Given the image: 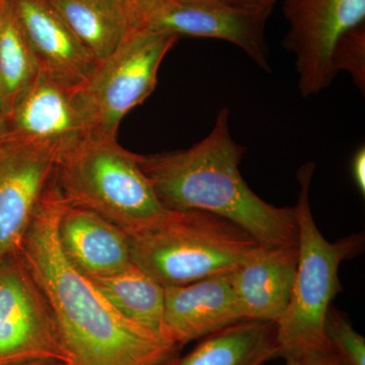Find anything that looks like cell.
<instances>
[{
	"mask_svg": "<svg viewBox=\"0 0 365 365\" xmlns=\"http://www.w3.org/2000/svg\"><path fill=\"white\" fill-rule=\"evenodd\" d=\"M279 356L275 323L242 321L206 336L186 356L168 365H264Z\"/></svg>",
	"mask_w": 365,
	"mask_h": 365,
	"instance_id": "obj_16",
	"label": "cell"
},
{
	"mask_svg": "<svg viewBox=\"0 0 365 365\" xmlns=\"http://www.w3.org/2000/svg\"><path fill=\"white\" fill-rule=\"evenodd\" d=\"M178 40L175 35L132 31L98 63L81 88L95 135L116 138L122 119L155 90L163 60Z\"/></svg>",
	"mask_w": 365,
	"mask_h": 365,
	"instance_id": "obj_7",
	"label": "cell"
},
{
	"mask_svg": "<svg viewBox=\"0 0 365 365\" xmlns=\"http://www.w3.org/2000/svg\"><path fill=\"white\" fill-rule=\"evenodd\" d=\"M353 181L362 196L365 195V148L360 146L351 160Z\"/></svg>",
	"mask_w": 365,
	"mask_h": 365,
	"instance_id": "obj_23",
	"label": "cell"
},
{
	"mask_svg": "<svg viewBox=\"0 0 365 365\" xmlns=\"http://www.w3.org/2000/svg\"><path fill=\"white\" fill-rule=\"evenodd\" d=\"M132 262L165 287L232 272L261 246L248 232L201 210H167L127 232Z\"/></svg>",
	"mask_w": 365,
	"mask_h": 365,
	"instance_id": "obj_3",
	"label": "cell"
},
{
	"mask_svg": "<svg viewBox=\"0 0 365 365\" xmlns=\"http://www.w3.org/2000/svg\"><path fill=\"white\" fill-rule=\"evenodd\" d=\"M285 365H345L331 350H312L284 357Z\"/></svg>",
	"mask_w": 365,
	"mask_h": 365,
	"instance_id": "obj_22",
	"label": "cell"
},
{
	"mask_svg": "<svg viewBox=\"0 0 365 365\" xmlns=\"http://www.w3.org/2000/svg\"><path fill=\"white\" fill-rule=\"evenodd\" d=\"M299 263V245H261L230 272L242 321L277 323L287 312Z\"/></svg>",
	"mask_w": 365,
	"mask_h": 365,
	"instance_id": "obj_14",
	"label": "cell"
},
{
	"mask_svg": "<svg viewBox=\"0 0 365 365\" xmlns=\"http://www.w3.org/2000/svg\"><path fill=\"white\" fill-rule=\"evenodd\" d=\"M90 279L125 318L163 337L165 287L155 278L133 263L120 272Z\"/></svg>",
	"mask_w": 365,
	"mask_h": 365,
	"instance_id": "obj_18",
	"label": "cell"
},
{
	"mask_svg": "<svg viewBox=\"0 0 365 365\" xmlns=\"http://www.w3.org/2000/svg\"><path fill=\"white\" fill-rule=\"evenodd\" d=\"M6 0H0V23H1L2 16H4V6H6Z\"/></svg>",
	"mask_w": 365,
	"mask_h": 365,
	"instance_id": "obj_27",
	"label": "cell"
},
{
	"mask_svg": "<svg viewBox=\"0 0 365 365\" xmlns=\"http://www.w3.org/2000/svg\"><path fill=\"white\" fill-rule=\"evenodd\" d=\"M332 63L336 73L345 71L364 96L365 91V24L343 34L334 47Z\"/></svg>",
	"mask_w": 365,
	"mask_h": 365,
	"instance_id": "obj_20",
	"label": "cell"
},
{
	"mask_svg": "<svg viewBox=\"0 0 365 365\" xmlns=\"http://www.w3.org/2000/svg\"><path fill=\"white\" fill-rule=\"evenodd\" d=\"M39 73V64L14 14L11 0H6L0 23V103L7 114Z\"/></svg>",
	"mask_w": 365,
	"mask_h": 365,
	"instance_id": "obj_19",
	"label": "cell"
},
{
	"mask_svg": "<svg viewBox=\"0 0 365 365\" xmlns=\"http://www.w3.org/2000/svg\"><path fill=\"white\" fill-rule=\"evenodd\" d=\"M40 71L81 88L97 68V60L79 42L49 0H11Z\"/></svg>",
	"mask_w": 365,
	"mask_h": 365,
	"instance_id": "obj_12",
	"label": "cell"
},
{
	"mask_svg": "<svg viewBox=\"0 0 365 365\" xmlns=\"http://www.w3.org/2000/svg\"><path fill=\"white\" fill-rule=\"evenodd\" d=\"M9 137L53 151L59 158L93 134L81 88L40 71L9 115Z\"/></svg>",
	"mask_w": 365,
	"mask_h": 365,
	"instance_id": "obj_11",
	"label": "cell"
},
{
	"mask_svg": "<svg viewBox=\"0 0 365 365\" xmlns=\"http://www.w3.org/2000/svg\"><path fill=\"white\" fill-rule=\"evenodd\" d=\"M57 237L67 260L86 277H105L133 264L127 235L93 211L63 203Z\"/></svg>",
	"mask_w": 365,
	"mask_h": 365,
	"instance_id": "obj_15",
	"label": "cell"
},
{
	"mask_svg": "<svg viewBox=\"0 0 365 365\" xmlns=\"http://www.w3.org/2000/svg\"><path fill=\"white\" fill-rule=\"evenodd\" d=\"M242 321L230 273L165 287L162 335L178 347Z\"/></svg>",
	"mask_w": 365,
	"mask_h": 365,
	"instance_id": "obj_13",
	"label": "cell"
},
{
	"mask_svg": "<svg viewBox=\"0 0 365 365\" xmlns=\"http://www.w3.org/2000/svg\"><path fill=\"white\" fill-rule=\"evenodd\" d=\"M79 42L104 61L128 35L126 18L118 0H49Z\"/></svg>",
	"mask_w": 365,
	"mask_h": 365,
	"instance_id": "obj_17",
	"label": "cell"
},
{
	"mask_svg": "<svg viewBox=\"0 0 365 365\" xmlns=\"http://www.w3.org/2000/svg\"><path fill=\"white\" fill-rule=\"evenodd\" d=\"M51 182L20 251L44 295L71 365H168L178 346L125 318L64 256L57 237L63 207Z\"/></svg>",
	"mask_w": 365,
	"mask_h": 365,
	"instance_id": "obj_1",
	"label": "cell"
},
{
	"mask_svg": "<svg viewBox=\"0 0 365 365\" xmlns=\"http://www.w3.org/2000/svg\"><path fill=\"white\" fill-rule=\"evenodd\" d=\"M314 163L297 173L300 185L295 206L299 223V263L287 312L276 323L280 357L312 350H331L326 321L331 302L341 290L339 267L361 253L364 235H350L330 242L319 232L309 205V187Z\"/></svg>",
	"mask_w": 365,
	"mask_h": 365,
	"instance_id": "obj_4",
	"label": "cell"
},
{
	"mask_svg": "<svg viewBox=\"0 0 365 365\" xmlns=\"http://www.w3.org/2000/svg\"><path fill=\"white\" fill-rule=\"evenodd\" d=\"M246 146L230 129L223 108L207 136L188 150L136 155L158 200L169 210H201L230 220L261 245H299L294 207H276L250 188L240 170Z\"/></svg>",
	"mask_w": 365,
	"mask_h": 365,
	"instance_id": "obj_2",
	"label": "cell"
},
{
	"mask_svg": "<svg viewBox=\"0 0 365 365\" xmlns=\"http://www.w3.org/2000/svg\"><path fill=\"white\" fill-rule=\"evenodd\" d=\"M326 334L334 352L345 365H365V339L354 330L347 319L330 307L326 321Z\"/></svg>",
	"mask_w": 365,
	"mask_h": 365,
	"instance_id": "obj_21",
	"label": "cell"
},
{
	"mask_svg": "<svg viewBox=\"0 0 365 365\" xmlns=\"http://www.w3.org/2000/svg\"><path fill=\"white\" fill-rule=\"evenodd\" d=\"M129 32L210 38L234 44L271 72L266 26L273 6L246 9L223 0H118Z\"/></svg>",
	"mask_w": 365,
	"mask_h": 365,
	"instance_id": "obj_6",
	"label": "cell"
},
{
	"mask_svg": "<svg viewBox=\"0 0 365 365\" xmlns=\"http://www.w3.org/2000/svg\"><path fill=\"white\" fill-rule=\"evenodd\" d=\"M9 134V114L0 103V143L6 140Z\"/></svg>",
	"mask_w": 365,
	"mask_h": 365,
	"instance_id": "obj_25",
	"label": "cell"
},
{
	"mask_svg": "<svg viewBox=\"0 0 365 365\" xmlns=\"http://www.w3.org/2000/svg\"><path fill=\"white\" fill-rule=\"evenodd\" d=\"M4 365H69L56 360H33V361L18 362V364H9Z\"/></svg>",
	"mask_w": 365,
	"mask_h": 365,
	"instance_id": "obj_26",
	"label": "cell"
},
{
	"mask_svg": "<svg viewBox=\"0 0 365 365\" xmlns=\"http://www.w3.org/2000/svg\"><path fill=\"white\" fill-rule=\"evenodd\" d=\"M228 4L246 9H262L275 6L277 0H223Z\"/></svg>",
	"mask_w": 365,
	"mask_h": 365,
	"instance_id": "obj_24",
	"label": "cell"
},
{
	"mask_svg": "<svg viewBox=\"0 0 365 365\" xmlns=\"http://www.w3.org/2000/svg\"><path fill=\"white\" fill-rule=\"evenodd\" d=\"M71 356L44 295L20 254L0 266V365Z\"/></svg>",
	"mask_w": 365,
	"mask_h": 365,
	"instance_id": "obj_9",
	"label": "cell"
},
{
	"mask_svg": "<svg viewBox=\"0 0 365 365\" xmlns=\"http://www.w3.org/2000/svg\"><path fill=\"white\" fill-rule=\"evenodd\" d=\"M57 162L37 144L9 136L0 143V266L20 254Z\"/></svg>",
	"mask_w": 365,
	"mask_h": 365,
	"instance_id": "obj_10",
	"label": "cell"
},
{
	"mask_svg": "<svg viewBox=\"0 0 365 365\" xmlns=\"http://www.w3.org/2000/svg\"><path fill=\"white\" fill-rule=\"evenodd\" d=\"M67 205L93 211L127 234L165 212L136 153L93 135L62 155L53 177Z\"/></svg>",
	"mask_w": 365,
	"mask_h": 365,
	"instance_id": "obj_5",
	"label": "cell"
},
{
	"mask_svg": "<svg viewBox=\"0 0 365 365\" xmlns=\"http://www.w3.org/2000/svg\"><path fill=\"white\" fill-rule=\"evenodd\" d=\"M283 14V46L294 56L300 96L318 95L337 78L332 54L338 39L364 24L365 0H284Z\"/></svg>",
	"mask_w": 365,
	"mask_h": 365,
	"instance_id": "obj_8",
	"label": "cell"
}]
</instances>
